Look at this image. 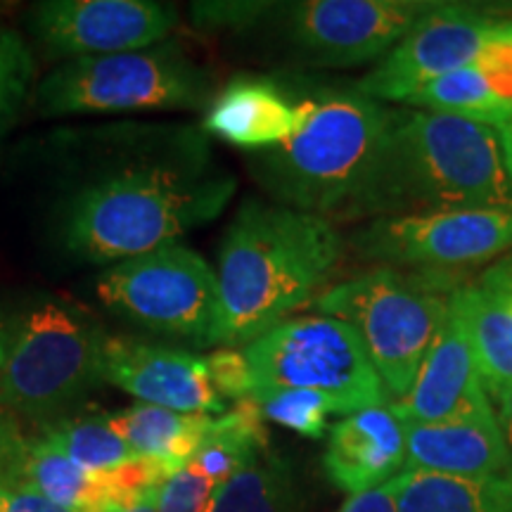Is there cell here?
<instances>
[{
  "label": "cell",
  "mask_w": 512,
  "mask_h": 512,
  "mask_svg": "<svg viewBox=\"0 0 512 512\" xmlns=\"http://www.w3.org/2000/svg\"><path fill=\"white\" fill-rule=\"evenodd\" d=\"M209 370V380L223 399L242 401L252 394V373L245 351L240 349H216L204 356Z\"/></svg>",
  "instance_id": "obj_31"
},
{
  "label": "cell",
  "mask_w": 512,
  "mask_h": 512,
  "mask_svg": "<svg viewBox=\"0 0 512 512\" xmlns=\"http://www.w3.org/2000/svg\"><path fill=\"white\" fill-rule=\"evenodd\" d=\"M399 512H512V479L401 472Z\"/></svg>",
  "instance_id": "obj_23"
},
{
  "label": "cell",
  "mask_w": 512,
  "mask_h": 512,
  "mask_svg": "<svg viewBox=\"0 0 512 512\" xmlns=\"http://www.w3.org/2000/svg\"><path fill=\"white\" fill-rule=\"evenodd\" d=\"M107 332L81 306L24 299L0 313V408L38 425L64 418L102 380Z\"/></svg>",
  "instance_id": "obj_5"
},
{
  "label": "cell",
  "mask_w": 512,
  "mask_h": 512,
  "mask_svg": "<svg viewBox=\"0 0 512 512\" xmlns=\"http://www.w3.org/2000/svg\"><path fill=\"white\" fill-rule=\"evenodd\" d=\"M216 486L207 477L185 465L157 491V512H204Z\"/></svg>",
  "instance_id": "obj_30"
},
{
  "label": "cell",
  "mask_w": 512,
  "mask_h": 512,
  "mask_svg": "<svg viewBox=\"0 0 512 512\" xmlns=\"http://www.w3.org/2000/svg\"><path fill=\"white\" fill-rule=\"evenodd\" d=\"M0 484L34 491L69 512H119L136 503L114 472L81 470L41 434H24L5 413H0Z\"/></svg>",
  "instance_id": "obj_15"
},
{
  "label": "cell",
  "mask_w": 512,
  "mask_h": 512,
  "mask_svg": "<svg viewBox=\"0 0 512 512\" xmlns=\"http://www.w3.org/2000/svg\"><path fill=\"white\" fill-rule=\"evenodd\" d=\"M302 86V121L287 143L249 155V171L275 204L347 221L366 188L396 107L358 88Z\"/></svg>",
  "instance_id": "obj_4"
},
{
  "label": "cell",
  "mask_w": 512,
  "mask_h": 512,
  "mask_svg": "<svg viewBox=\"0 0 512 512\" xmlns=\"http://www.w3.org/2000/svg\"><path fill=\"white\" fill-rule=\"evenodd\" d=\"M242 351L252 392L311 389L347 403L351 413L392 403L361 337L344 320L292 316Z\"/></svg>",
  "instance_id": "obj_9"
},
{
  "label": "cell",
  "mask_w": 512,
  "mask_h": 512,
  "mask_svg": "<svg viewBox=\"0 0 512 512\" xmlns=\"http://www.w3.org/2000/svg\"><path fill=\"white\" fill-rule=\"evenodd\" d=\"M268 451L264 418L252 399H242L219 418H211L209 430L188 465L219 489Z\"/></svg>",
  "instance_id": "obj_22"
},
{
  "label": "cell",
  "mask_w": 512,
  "mask_h": 512,
  "mask_svg": "<svg viewBox=\"0 0 512 512\" xmlns=\"http://www.w3.org/2000/svg\"><path fill=\"white\" fill-rule=\"evenodd\" d=\"M508 19L477 5L434 3L375 69L356 83L368 98L403 105L439 76L470 67Z\"/></svg>",
  "instance_id": "obj_12"
},
{
  "label": "cell",
  "mask_w": 512,
  "mask_h": 512,
  "mask_svg": "<svg viewBox=\"0 0 512 512\" xmlns=\"http://www.w3.org/2000/svg\"><path fill=\"white\" fill-rule=\"evenodd\" d=\"M41 437L64 458L93 475H110L140 458L102 418H60L41 425Z\"/></svg>",
  "instance_id": "obj_26"
},
{
  "label": "cell",
  "mask_w": 512,
  "mask_h": 512,
  "mask_svg": "<svg viewBox=\"0 0 512 512\" xmlns=\"http://www.w3.org/2000/svg\"><path fill=\"white\" fill-rule=\"evenodd\" d=\"M448 209H512L496 128L396 107L387 143L347 221Z\"/></svg>",
  "instance_id": "obj_3"
},
{
  "label": "cell",
  "mask_w": 512,
  "mask_h": 512,
  "mask_svg": "<svg viewBox=\"0 0 512 512\" xmlns=\"http://www.w3.org/2000/svg\"><path fill=\"white\" fill-rule=\"evenodd\" d=\"M50 57L76 60L157 46L178 27L174 5L155 0H46L29 12Z\"/></svg>",
  "instance_id": "obj_13"
},
{
  "label": "cell",
  "mask_w": 512,
  "mask_h": 512,
  "mask_svg": "<svg viewBox=\"0 0 512 512\" xmlns=\"http://www.w3.org/2000/svg\"><path fill=\"white\" fill-rule=\"evenodd\" d=\"M216 98V81L174 41L128 53L76 57L36 83L31 105L43 117L110 112H197Z\"/></svg>",
  "instance_id": "obj_6"
},
{
  "label": "cell",
  "mask_w": 512,
  "mask_h": 512,
  "mask_svg": "<svg viewBox=\"0 0 512 512\" xmlns=\"http://www.w3.org/2000/svg\"><path fill=\"white\" fill-rule=\"evenodd\" d=\"M403 472L512 479V458L498 420L406 422Z\"/></svg>",
  "instance_id": "obj_19"
},
{
  "label": "cell",
  "mask_w": 512,
  "mask_h": 512,
  "mask_svg": "<svg viewBox=\"0 0 512 512\" xmlns=\"http://www.w3.org/2000/svg\"><path fill=\"white\" fill-rule=\"evenodd\" d=\"M36 62L22 36L0 22V133L31 95Z\"/></svg>",
  "instance_id": "obj_28"
},
{
  "label": "cell",
  "mask_w": 512,
  "mask_h": 512,
  "mask_svg": "<svg viewBox=\"0 0 512 512\" xmlns=\"http://www.w3.org/2000/svg\"><path fill=\"white\" fill-rule=\"evenodd\" d=\"M496 420L498 427H501L505 444H508L510 458H512V389L503 392L501 396H496Z\"/></svg>",
  "instance_id": "obj_35"
},
{
  "label": "cell",
  "mask_w": 512,
  "mask_h": 512,
  "mask_svg": "<svg viewBox=\"0 0 512 512\" xmlns=\"http://www.w3.org/2000/svg\"><path fill=\"white\" fill-rule=\"evenodd\" d=\"M356 259L380 268H463L512 247V209H448L366 223L349 242Z\"/></svg>",
  "instance_id": "obj_10"
},
{
  "label": "cell",
  "mask_w": 512,
  "mask_h": 512,
  "mask_svg": "<svg viewBox=\"0 0 512 512\" xmlns=\"http://www.w3.org/2000/svg\"><path fill=\"white\" fill-rule=\"evenodd\" d=\"M392 408L406 422L496 420L463 320L448 306V316L413 387Z\"/></svg>",
  "instance_id": "obj_16"
},
{
  "label": "cell",
  "mask_w": 512,
  "mask_h": 512,
  "mask_svg": "<svg viewBox=\"0 0 512 512\" xmlns=\"http://www.w3.org/2000/svg\"><path fill=\"white\" fill-rule=\"evenodd\" d=\"M302 121V86L273 76H235L204 114V131L242 150L264 152L287 143Z\"/></svg>",
  "instance_id": "obj_17"
},
{
  "label": "cell",
  "mask_w": 512,
  "mask_h": 512,
  "mask_svg": "<svg viewBox=\"0 0 512 512\" xmlns=\"http://www.w3.org/2000/svg\"><path fill=\"white\" fill-rule=\"evenodd\" d=\"M403 105L479 121L491 128H496L512 112V107L498 95L494 83L477 64L439 76L437 81L427 83L425 88L411 95Z\"/></svg>",
  "instance_id": "obj_25"
},
{
  "label": "cell",
  "mask_w": 512,
  "mask_h": 512,
  "mask_svg": "<svg viewBox=\"0 0 512 512\" xmlns=\"http://www.w3.org/2000/svg\"><path fill=\"white\" fill-rule=\"evenodd\" d=\"M297 482L292 467L268 451L214 491L204 512H299Z\"/></svg>",
  "instance_id": "obj_24"
},
{
  "label": "cell",
  "mask_w": 512,
  "mask_h": 512,
  "mask_svg": "<svg viewBox=\"0 0 512 512\" xmlns=\"http://www.w3.org/2000/svg\"><path fill=\"white\" fill-rule=\"evenodd\" d=\"M235 188V178L211 162L207 140L188 131L166 152L76 185L57 209V240L74 261L114 266L214 221Z\"/></svg>",
  "instance_id": "obj_1"
},
{
  "label": "cell",
  "mask_w": 512,
  "mask_h": 512,
  "mask_svg": "<svg viewBox=\"0 0 512 512\" xmlns=\"http://www.w3.org/2000/svg\"><path fill=\"white\" fill-rule=\"evenodd\" d=\"M95 290L107 309L138 328L195 349L219 347V275L181 242L107 266Z\"/></svg>",
  "instance_id": "obj_8"
},
{
  "label": "cell",
  "mask_w": 512,
  "mask_h": 512,
  "mask_svg": "<svg viewBox=\"0 0 512 512\" xmlns=\"http://www.w3.org/2000/svg\"><path fill=\"white\" fill-rule=\"evenodd\" d=\"M247 399L256 403L264 420L309 439H323L328 434L330 415H351L347 403L311 389H261L249 394Z\"/></svg>",
  "instance_id": "obj_27"
},
{
  "label": "cell",
  "mask_w": 512,
  "mask_h": 512,
  "mask_svg": "<svg viewBox=\"0 0 512 512\" xmlns=\"http://www.w3.org/2000/svg\"><path fill=\"white\" fill-rule=\"evenodd\" d=\"M512 316V259H503L482 275L477 283Z\"/></svg>",
  "instance_id": "obj_34"
},
{
  "label": "cell",
  "mask_w": 512,
  "mask_h": 512,
  "mask_svg": "<svg viewBox=\"0 0 512 512\" xmlns=\"http://www.w3.org/2000/svg\"><path fill=\"white\" fill-rule=\"evenodd\" d=\"M313 309L358 332L389 396L399 401L444 328L448 297H441L439 285H422L394 268L377 266L330 285Z\"/></svg>",
  "instance_id": "obj_7"
},
{
  "label": "cell",
  "mask_w": 512,
  "mask_h": 512,
  "mask_svg": "<svg viewBox=\"0 0 512 512\" xmlns=\"http://www.w3.org/2000/svg\"><path fill=\"white\" fill-rule=\"evenodd\" d=\"M496 133H498V140H501L505 169H508V176L512 181V112L496 126Z\"/></svg>",
  "instance_id": "obj_36"
},
{
  "label": "cell",
  "mask_w": 512,
  "mask_h": 512,
  "mask_svg": "<svg viewBox=\"0 0 512 512\" xmlns=\"http://www.w3.org/2000/svg\"><path fill=\"white\" fill-rule=\"evenodd\" d=\"M157 491H159V489L147 491V494L140 496L136 503L128 505V508L119 510V512H157Z\"/></svg>",
  "instance_id": "obj_37"
},
{
  "label": "cell",
  "mask_w": 512,
  "mask_h": 512,
  "mask_svg": "<svg viewBox=\"0 0 512 512\" xmlns=\"http://www.w3.org/2000/svg\"><path fill=\"white\" fill-rule=\"evenodd\" d=\"M347 254L335 223L283 204L245 200L219 252V349H245L330 287Z\"/></svg>",
  "instance_id": "obj_2"
},
{
  "label": "cell",
  "mask_w": 512,
  "mask_h": 512,
  "mask_svg": "<svg viewBox=\"0 0 512 512\" xmlns=\"http://www.w3.org/2000/svg\"><path fill=\"white\" fill-rule=\"evenodd\" d=\"M107 422L136 456L159 460L178 472L200 448L211 425V415L176 413L150 403H136L107 415Z\"/></svg>",
  "instance_id": "obj_21"
},
{
  "label": "cell",
  "mask_w": 512,
  "mask_h": 512,
  "mask_svg": "<svg viewBox=\"0 0 512 512\" xmlns=\"http://www.w3.org/2000/svg\"><path fill=\"white\" fill-rule=\"evenodd\" d=\"M102 380L136 396L138 403L192 415L226 413V399L211 384L204 356L174 347L107 335Z\"/></svg>",
  "instance_id": "obj_14"
},
{
  "label": "cell",
  "mask_w": 512,
  "mask_h": 512,
  "mask_svg": "<svg viewBox=\"0 0 512 512\" xmlns=\"http://www.w3.org/2000/svg\"><path fill=\"white\" fill-rule=\"evenodd\" d=\"M0 512H69V510L50 503L48 498L38 496L34 491L0 484Z\"/></svg>",
  "instance_id": "obj_33"
},
{
  "label": "cell",
  "mask_w": 512,
  "mask_h": 512,
  "mask_svg": "<svg viewBox=\"0 0 512 512\" xmlns=\"http://www.w3.org/2000/svg\"><path fill=\"white\" fill-rule=\"evenodd\" d=\"M434 0H299L273 3L287 48L309 67H358L382 60Z\"/></svg>",
  "instance_id": "obj_11"
},
{
  "label": "cell",
  "mask_w": 512,
  "mask_h": 512,
  "mask_svg": "<svg viewBox=\"0 0 512 512\" xmlns=\"http://www.w3.org/2000/svg\"><path fill=\"white\" fill-rule=\"evenodd\" d=\"M273 10V3L261 0H228V3H192L190 17L202 31H245L259 27Z\"/></svg>",
  "instance_id": "obj_29"
},
{
  "label": "cell",
  "mask_w": 512,
  "mask_h": 512,
  "mask_svg": "<svg viewBox=\"0 0 512 512\" xmlns=\"http://www.w3.org/2000/svg\"><path fill=\"white\" fill-rule=\"evenodd\" d=\"M406 467V420L389 406L366 408L330 427L323 470L344 494L392 482Z\"/></svg>",
  "instance_id": "obj_18"
},
{
  "label": "cell",
  "mask_w": 512,
  "mask_h": 512,
  "mask_svg": "<svg viewBox=\"0 0 512 512\" xmlns=\"http://www.w3.org/2000/svg\"><path fill=\"white\" fill-rule=\"evenodd\" d=\"M396 494H399V477L392 482L349 496V501L337 512H399L396 510Z\"/></svg>",
  "instance_id": "obj_32"
},
{
  "label": "cell",
  "mask_w": 512,
  "mask_h": 512,
  "mask_svg": "<svg viewBox=\"0 0 512 512\" xmlns=\"http://www.w3.org/2000/svg\"><path fill=\"white\" fill-rule=\"evenodd\" d=\"M448 306L463 320L491 401L512 389V316L489 292L475 285H456Z\"/></svg>",
  "instance_id": "obj_20"
}]
</instances>
